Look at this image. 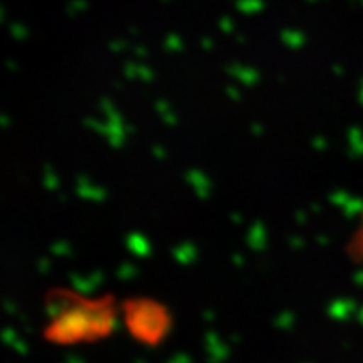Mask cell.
<instances>
[{
  "instance_id": "1",
  "label": "cell",
  "mask_w": 363,
  "mask_h": 363,
  "mask_svg": "<svg viewBox=\"0 0 363 363\" xmlns=\"http://www.w3.org/2000/svg\"><path fill=\"white\" fill-rule=\"evenodd\" d=\"M113 326L110 302H67L62 304L56 319L48 328V340L57 343L95 340L108 334Z\"/></svg>"
},
{
  "instance_id": "2",
  "label": "cell",
  "mask_w": 363,
  "mask_h": 363,
  "mask_svg": "<svg viewBox=\"0 0 363 363\" xmlns=\"http://www.w3.org/2000/svg\"><path fill=\"white\" fill-rule=\"evenodd\" d=\"M126 325L130 332L141 341L158 343L167 334L171 319L165 308L152 301H130L126 302Z\"/></svg>"
}]
</instances>
